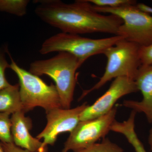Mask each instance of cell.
<instances>
[{"label": "cell", "mask_w": 152, "mask_h": 152, "mask_svg": "<svg viewBox=\"0 0 152 152\" xmlns=\"http://www.w3.org/2000/svg\"><path fill=\"white\" fill-rule=\"evenodd\" d=\"M35 12L45 23L62 32L81 34L103 33L118 35L122 20L113 15L97 12L87 0L67 4L60 0H37Z\"/></svg>", "instance_id": "obj_1"}, {"label": "cell", "mask_w": 152, "mask_h": 152, "mask_svg": "<svg viewBox=\"0 0 152 152\" xmlns=\"http://www.w3.org/2000/svg\"><path fill=\"white\" fill-rule=\"evenodd\" d=\"M83 63L66 52H58L50 58L37 60L30 64L29 72L36 76L46 75L56 83L63 109L70 108L73 101L77 77L76 71Z\"/></svg>", "instance_id": "obj_2"}, {"label": "cell", "mask_w": 152, "mask_h": 152, "mask_svg": "<svg viewBox=\"0 0 152 152\" xmlns=\"http://www.w3.org/2000/svg\"><path fill=\"white\" fill-rule=\"evenodd\" d=\"M140 46L124 39L107 48L103 54L107 58L104 75L91 89L84 91L80 99L99 89L112 79L126 77L134 80L141 66L140 58Z\"/></svg>", "instance_id": "obj_3"}, {"label": "cell", "mask_w": 152, "mask_h": 152, "mask_svg": "<svg viewBox=\"0 0 152 152\" xmlns=\"http://www.w3.org/2000/svg\"><path fill=\"white\" fill-rule=\"evenodd\" d=\"M11 63L10 68L18 77L19 92L25 113L36 107H41L46 113L53 109L62 108L56 85H48L39 77L20 67L9 52Z\"/></svg>", "instance_id": "obj_4"}, {"label": "cell", "mask_w": 152, "mask_h": 152, "mask_svg": "<svg viewBox=\"0 0 152 152\" xmlns=\"http://www.w3.org/2000/svg\"><path fill=\"white\" fill-rule=\"evenodd\" d=\"M124 37L114 35L110 37L94 39L78 34L61 32L44 41L40 53L45 55L53 52H64L73 55L83 64L90 57L103 54Z\"/></svg>", "instance_id": "obj_5"}, {"label": "cell", "mask_w": 152, "mask_h": 152, "mask_svg": "<svg viewBox=\"0 0 152 152\" xmlns=\"http://www.w3.org/2000/svg\"><path fill=\"white\" fill-rule=\"evenodd\" d=\"M136 5L114 8L92 6L97 12L115 15L122 20L118 35L140 46L148 45L152 43V16L140 11Z\"/></svg>", "instance_id": "obj_6"}, {"label": "cell", "mask_w": 152, "mask_h": 152, "mask_svg": "<svg viewBox=\"0 0 152 152\" xmlns=\"http://www.w3.org/2000/svg\"><path fill=\"white\" fill-rule=\"evenodd\" d=\"M117 108L114 107L107 113L94 119L80 121L70 133L61 152L79 151L96 143L107 134L115 121Z\"/></svg>", "instance_id": "obj_7"}, {"label": "cell", "mask_w": 152, "mask_h": 152, "mask_svg": "<svg viewBox=\"0 0 152 152\" xmlns=\"http://www.w3.org/2000/svg\"><path fill=\"white\" fill-rule=\"evenodd\" d=\"M88 106L86 102L74 108H58L47 112L46 126L36 138L43 139L45 148H48V145H54L60 134L73 130L80 122L81 114Z\"/></svg>", "instance_id": "obj_8"}, {"label": "cell", "mask_w": 152, "mask_h": 152, "mask_svg": "<svg viewBox=\"0 0 152 152\" xmlns=\"http://www.w3.org/2000/svg\"><path fill=\"white\" fill-rule=\"evenodd\" d=\"M138 91L136 82L126 77L115 79L107 91L93 104L85 109L80 121L94 119L108 113L117 101L125 95Z\"/></svg>", "instance_id": "obj_9"}, {"label": "cell", "mask_w": 152, "mask_h": 152, "mask_svg": "<svg viewBox=\"0 0 152 152\" xmlns=\"http://www.w3.org/2000/svg\"><path fill=\"white\" fill-rule=\"evenodd\" d=\"M23 111L16 112L11 117V133L14 143L21 148L31 152H48L43 142L32 136L30 131L32 128L30 118L25 116Z\"/></svg>", "instance_id": "obj_10"}, {"label": "cell", "mask_w": 152, "mask_h": 152, "mask_svg": "<svg viewBox=\"0 0 152 152\" xmlns=\"http://www.w3.org/2000/svg\"><path fill=\"white\" fill-rule=\"evenodd\" d=\"M134 81L142 99L141 101L125 100L123 105L137 113H143L148 121L152 123V65L141 66Z\"/></svg>", "instance_id": "obj_11"}, {"label": "cell", "mask_w": 152, "mask_h": 152, "mask_svg": "<svg viewBox=\"0 0 152 152\" xmlns=\"http://www.w3.org/2000/svg\"><path fill=\"white\" fill-rule=\"evenodd\" d=\"M137 113L134 111H132L129 118L123 122L115 120L112 125L111 131L124 136L136 152H147L135 129V120Z\"/></svg>", "instance_id": "obj_12"}, {"label": "cell", "mask_w": 152, "mask_h": 152, "mask_svg": "<svg viewBox=\"0 0 152 152\" xmlns=\"http://www.w3.org/2000/svg\"><path fill=\"white\" fill-rule=\"evenodd\" d=\"M18 84L11 85L0 91V113L12 114L23 111Z\"/></svg>", "instance_id": "obj_13"}, {"label": "cell", "mask_w": 152, "mask_h": 152, "mask_svg": "<svg viewBox=\"0 0 152 152\" xmlns=\"http://www.w3.org/2000/svg\"><path fill=\"white\" fill-rule=\"evenodd\" d=\"M29 2L28 0H0V11L23 16L26 14Z\"/></svg>", "instance_id": "obj_14"}, {"label": "cell", "mask_w": 152, "mask_h": 152, "mask_svg": "<svg viewBox=\"0 0 152 152\" xmlns=\"http://www.w3.org/2000/svg\"><path fill=\"white\" fill-rule=\"evenodd\" d=\"M10 115L8 113H0V140L2 142L14 143L11 133Z\"/></svg>", "instance_id": "obj_15"}, {"label": "cell", "mask_w": 152, "mask_h": 152, "mask_svg": "<svg viewBox=\"0 0 152 152\" xmlns=\"http://www.w3.org/2000/svg\"><path fill=\"white\" fill-rule=\"evenodd\" d=\"M77 152H124V150L108 138H104L100 143H96L87 148Z\"/></svg>", "instance_id": "obj_16"}, {"label": "cell", "mask_w": 152, "mask_h": 152, "mask_svg": "<svg viewBox=\"0 0 152 152\" xmlns=\"http://www.w3.org/2000/svg\"><path fill=\"white\" fill-rule=\"evenodd\" d=\"M88 2L99 7H120L124 6L134 5L137 2L134 0H87Z\"/></svg>", "instance_id": "obj_17"}, {"label": "cell", "mask_w": 152, "mask_h": 152, "mask_svg": "<svg viewBox=\"0 0 152 152\" xmlns=\"http://www.w3.org/2000/svg\"><path fill=\"white\" fill-rule=\"evenodd\" d=\"M9 64L6 60L4 53L0 49V91L11 86L6 78L5 70L10 68Z\"/></svg>", "instance_id": "obj_18"}, {"label": "cell", "mask_w": 152, "mask_h": 152, "mask_svg": "<svg viewBox=\"0 0 152 152\" xmlns=\"http://www.w3.org/2000/svg\"><path fill=\"white\" fill-rule=\"evenodd\" d=\"M140 58L141 66L152 65V43L140 47Z\"/></svg>", "instance_id": "obj_19"}, {"label": "cell", "mask_w": 152, "mask_h": 152, "mask_svg": "<svg viewBox=\"0 0 152 152\" xmlns=\"http://www.w3.org/2000/svg\"><path fill=\"white\" fill-rule=\"evenodd\" d=\"M0 143L4 152H31L17 146L14 143H7L2 142Z\"/></svg>", "instance_id": "obj_20"}, {"label": "cell", "mask_w": 152, "mask_h": 152, "mask_svg": "<svg viewBox=\"0 0 152 152\" xmlns=\"http://www.w3.org/2000/svg\"><path fill=\"white\" fill-rule=\"evenodd\" d=\"M136 7L140 11L148 15H152V7L147 5L143 3L137 4Z\"/></svg>", "instance_id": "obj_21"}, {"label": "cell", "mask_w": 152, "mask_h": 152, "mask_svg": "<svg viewBox=\"0 0 152 152\" xmlns=\"http://www.w3.org/2000/svg\"><path fill=\"white\" fill-rule=\"evenodd\" d=\"M148 143L152 151V128L150 131L149 135L148 137Z\"/></svg>", "instance_id": "obj_22"}, {"label": "cell", "mask_w": 152, "mask_h": 152, "mask_svg": "<svg viewBox=\"0 0 152 152\" xmlns=\"http://www.w3.org/2000/svg\"><path fill=\"white\" fill-rule=\"evenodd\" d=\"M0 152H4L2 147L1 145V143H0Z\"/></svg>", "instance_id": "obj_23"}]
</instances>
